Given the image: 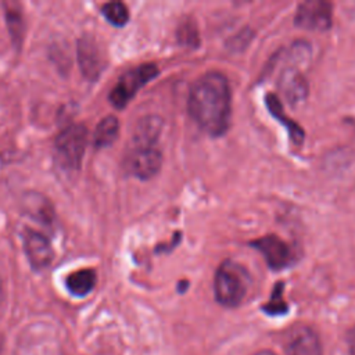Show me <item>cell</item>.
Here are the masks:
<instances>
[{
    "label": "cell",
    "instance_id": "30bf717a",
    "mask_svg": "<svg viewBox=\"0 0 355 355\" xmlns=\"http://www.w3.org/2000/svg\"><path fill=\"white\" fill-rule=\"evenodd\" d=\"M78 62L82 73L94 80L103 71V57L97 43L92 37H82L78 42Z\"/></svg>",
    "mask_w": 355,
    "mask_h": 355
},
{
    "label": "cell",
    "instance_id": "9a60e30c",
    "mask_svg": "<svg viewBox=\"0 0 355 355\" xmlns=\"http://www.w3.org/2000/svg\"><path fill=\"white\" fill-rule=\"evenodd\" d=\"M6 21L10 31V36L15 46H19L24 39V15L17 3H4Z\"/></svg>",
    "mask_w": 355,
    "mask_h": 355
},
{
    "label": "cell",
    "instance_id": "7402d4cb",
    "mask_svg": "<svg viewBox=\"0 0 355 355\" xmlns=\"http://www.w3.org/2000/svg\"><path fill=\"white\" fill-rule=\"evenodd\" d=\"M0 297H1V283H0Z\"/></svg>",
    "mask_w": 355,
    "mask_h": 355
},
{
    "label": "cell",
    "instance_id": "44dd1931",
    "mask_svg": "<svg viewBox=\"0 0 355 355\" xmlns=\"http://www.w3.org/2000/svg\"><path fill=\"white\" fill-rule=\"evenodd\" d=\"M254 355H276V354H275V352H272V351H269V349H262V351L255 352Z\"/></svg>",
    "mask_w": 355,
    "mask_h": 355
},
{
    "label": "cell",
    "instance_id": "7a4b0ae2",
    "mask_svg": "<svg viewBox=\"0 0 355 355\" xmlns=\"http://www.w3.org/2000/svg\"><path fill=\"white\" fill-rule=\"evenodd\" d=\"M250 287V275L247 269L234 262L225 261L215 273L214 291L216 301L227 308H234L241 304Z\"/></svg>",
    "mask_w": 355,
    "mask_h": 355
},
{
    "label": "cell",
    "instance_id": "8fae6325",
    "mask_svg": "<svg viewBox=\"0 0 355 355\" xmlns=\"http://www.w3.org/2000/svg\"><path fill=\"white\" fill-rule=\"evenodd\" d=\"M287 355H322V345L316 333L309 327L294 330L287 344Z\"/></svg>",
    "mask_w": 355,
    "mask_h": 355
},
{
    "label": "cell",
    "instance_id": "5bb4252c",
    "mask_svg": "<svg viewBox=\"0 0 355 355\" xmlns=\"http://www.w3.org/2000/svg\"><path fill=\"white\" fill-rule=\"evenodd\" d=\"M96 284V272L93 269H79L67 277V288L71 294L83 297L89 294Z\"/></svg>",
    "mask_w": 355,
    "mask_h": 355
},
{
    "label": "cell",
    "instance_id": "8992f818",
    "mask_svg": "<svg viewBox=\"0 0 355 355\" xmlns=\"http://www.w3.org/2000/svg\"><path fill=\"white\" fill-rule=\"evenodd\" d=\"M295 25L311 31H326L331 25V4L324 0H306L300 3Z\"/></svg>",
    "mask_w": 355,
    "mask_h": 355
},
{
    "label": "cell",
    "instance_id": "277c9868",
    "mask_svg": "<svg viewBox=\"0 0 355 355\" xmlns=\"http://www.w3.org/2000/svg\"><path fill=\"white\" fill-rule=\"evenodd\" d=\"M158 68L154 64H143L121 76L118 83L110 93V101L116 108H123L130 98L137 93V90L157 76Z\"/></svg>",
    "mask_w": 355,
    "mask_h": 355
},
{
    "label": "cell",
    "instance_id": "603a6c76",
    "mask_svg": "<svg viewBox=\"0 0 355 355\" xmlns=\"http://www.w3.org/2000/svg\"><path fill=\"white\" fill-rule=\"evenodd\" d=\"M0 351H1V344H0Z\"/></svg>",
    "mask_w": 355,
    "mask_h": 355
},
{
    "label": "cell",
    "instance_id": "e0dca14e",
    "mask_svg": "<svg viewBox=\"0 0 355 355\" xmlns=\"http://www.w3.org/2000/svg\"><path fill=\"white\" fill-rule=\"evenodd\" d=\"M283 290H284V284L282 282H279L275 286L269 301L266 304H263V306H262L265 313H268L270 316H277V315H283L287 312L288 306L283 298Z\"/></svg>",
    "mask_w": 355,
    "mask_h": 355
},
{
    "label": "cell",
    "instance_id": "d6986e66",
    "mask_svg": "<svg viewBox=\"0 0 355 355\" xmlns=\"http://www.w3.org/2000/svg\"><path fill=\"white\" fill-rule=\"evenodd\" d=\"M178 39L184 46L198 44V31L194 21H182L178 29Z\"/></svg>",
    "mask_w": 355,
    "mask_h": 355
},
{
    "label": "cell",
    "instance_id": "3957f363",
    "mask_svg": "<svg viewBox=\"0 0 355 355\" xmlns=\"http://www.w3.org/2000/svg\"><path fill=\"white\" fill-rule=\"evenodd\" d=\"M87 144V130L83 125H71L55 139L57 161L67 169L79 168Z\"/></svg>",
    "mask_w": 355,
    "mask_h": 355
},
{
    "label": "cell",
    "instance_id": "52a82bcc",
    "mask_svg": "<svg viewBox=\"0 0 355 355\" xmlns=\"http://www.w3.org/2000/svg\"><path fill=\"white\" fill-rule=\"evenodd\" d=\"M161 164L162 154L157 146H135L128 158L129 171L140 179H150L157 175Z\"/></svg>",
    "mask_w": 355,
    "mask_h": 355
},
{
    "label": "cell",
    "instance_id": "9c48e42d",
    "mask_svg": "<svg viewBox=\"0 0 355 355\" xmlns=\"http://www.w3.org/2000/svg\"><path fill=\"white\" fill-rule=\"evenodd\" d=\"M277 85L283 97L291 107H295L308 97V82L305 76L298 71L297 65L284 68L279 76Z\"/></svg>",
    "mask_w": 355,
    "mask_h": 355
},
{
    "label": "cell",
    "instance_id": "6da1fadb",
    "mask_svg": "<svg viewBox=\"0 0 355 355\" xmlns=\"http://www.w3.org/2000/svg\"><path fill=\"white\" fill-rule=\"evenodd\" d=\"M230 87L226 76L216 71L201 75L189 92V112L194 122L208 135L226 132L230 121Z\"/></svg>",
    "mask_w": 355,
    "mask_h": 355
},
{
    "label": "cell",
    "instance_id": "ffe728a7",
    "mask_svg": "<svg viewBox=\"0 0 355 355\" xmlns=\"http://www.w3.org/2000/svg\"><path fill=\"white\" fill-rule=\"evenodd\" d=\"M348 344H349V354H351V355H355V326H354L352 330L349 331Z\"/></svg>",
    "mask_w": 355,
    "mask_h": 355
},
{
    "label": "cell",
    "instance_id": "ba28073f",
    "mask_svg": "<svg viewBox=\"0 0 355 355\" xmlns=\"http://www.w3.org/2000/svg\"><path fill=\"white\" fill-rule=\"evenodd\" d=\"M24 250L32 268L37 270L46 269L54 258L50 240L32 229H26L24 233Z\"/></svg>",
    "mask_w": 355,
    "mask_h": 355
},
{
    "label": "cell",
    "instance_id": "ac0fdd59",
    "mask_svg": "<svg viewBox=\"0 0 355 355\" xmlns=\"http://www.w3.org/2000/svg\"><path fill=\"white\" fill-rule=\"evenodd\" d=\"M101 12L112 25H116V26L125 25L129 19V11L126 6L121 1L105 3L101 8Z\"/></svg>",
    "mask_w": 355,
    "mask_h": 355
},
{
    "label": "cell",
    "instance_id": "2e32d148",
    "mask_svg": "<svg viewBox=\"0 0 355 355\" xmlns=\"http://www.w3.org/2000/svg\"><path fill=\"white\" fill-rule=\"evenodd\" d=\"M119 132V122L115 116L108 115L103 118L94 130V144L97 147H105L115 141Z\"/></svg>",
    "mask_w": 355,
    "mask_h": 355
},
{
    "label": "cell",
    "instance_id": "5b68a950",
    "mask_svg": "<svg viewBox=\"0 0 355 355\" xmlns=\"http://www.w3.org/2000/svg\"><path fill=\"white\" fill-rule=\"evenodd\" d=\"M265 258L268 266L275 270L284 269L293 265L297 259L295 250L291 244L276 234H266L250 243Z\"/></svg>",
    "mask_w": 355,
    "mask_h": 355
},
{
    "label": "cell",
    "instance_id": "7c38bea8",
    "mask_svg": "<svg viewBox=\"0 0 355 355\" xmlns=\"http://www.w3.org/2000/svg\"><path fill=\"white\" fill-rule=\"evenodd\" d=\"M162 129V119L157 115H147L137 121L133 132L135 146H157Z\"/></svg>",
    "mask_w": 355,
    "mask_h": 355
},
{
    "label": "cell",
    "instance_id": "4fadbf2b",
    "mask_svg": "<svg viewBox=\"0 0 355 355\" xmlns=\"http://www.w3.org/2000/svg\"><path fill=\"white\" fill-rule=\"evenodd\" d=\"M265 103H266V107H268L270 115H273L277 121H280L282 125H284L287 133L290 135L291 141L295 143V144H301L302 140H304V136H305L304 130L295 121L290 119L286 115V112L283 111V105L279 101V97L275 93H269L265 97Z\"/></svg>",
    "mask_w": 355,
    "mask_h": 355
}]
</instances>
